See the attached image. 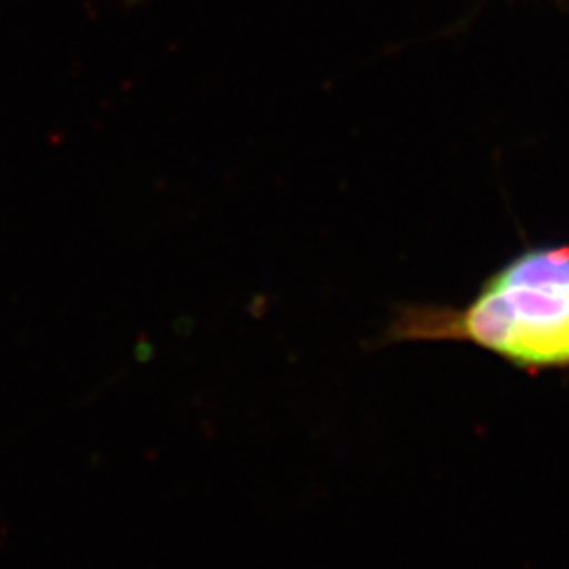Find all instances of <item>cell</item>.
<instances>
[{
  "instance_id": "cell-1",
  "label": "cell",
  "mask_w": 569,
  "mask_h": 569,
  "mask_svg": "<svg viewBox=\"0 0 569 569\" xmlns=\"http://www.w3.org/2000/svg\"><path fill=\"white\" fill-rule=\"evenodd\" d=\"M382 342H468L529 373L568 369L569 247L521 253L467 306L401 308Z\"/></svg>"
}]
</instances>
